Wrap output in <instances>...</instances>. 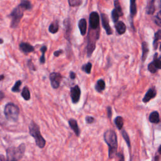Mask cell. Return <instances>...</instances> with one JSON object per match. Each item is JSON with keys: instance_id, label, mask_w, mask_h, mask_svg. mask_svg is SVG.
Instances as JSON below:
<instances>
[{"instance_id": "cell-42", "label": "cell", "mask_w": 161, "mask_h": 161, "mask_svg": "<svg viewBox=\"0 0 161 161\" xmlns=\"http://www.w3.org/2000/svg\"><path fill=\"white\" fill-rule=\"evenodd\" d=\"M3 40L0 39V44H3Z\"/></svg>"}, {"instance_id": "cell-12", "label": "cell", "mask_w": 161, "mask_h": 161, "mask_svg": "<svg viewBox=\"0 0 161 161\" xmlns=\"http://www.w3.org/2000/svg\"><path fill=\"white\" fill-rule=\"evenodd\" d=\"M69 125L71 128L74 131L77 137H79L80 135V129L78 127L77 121L75 119L71 118L69 120Z\"/></svg>"}, {"instance_id": "cell-14", "label": "cell", "mask_w": 161, "mask_h": 161, "mask_svg": "<svg viewBox=\"0 0 161 161\" xmlns=\"http://www.w3.org/2000/svg\"><path fill=\"white\" fill-rule=\"evenodd\" d=\"M78 27H79L80 34H81L83 36H85L86 35V30H87L86 20L85 18L80 19L78 23Z\"/></svg>"}, {"instance_id": "cell-1", "label": "cell", "mask_w": 161, "mask_h": 161, "mask_svg": "<svg viewBox=\"0 0 161 161\" xmlns=\"http://www.w3.org/2000/svg\"><path fill=\"white\" fill-rule=\"evenodd\" d=\"M104 140L108 146L109 158L113 159L116 155L118 150L117 135L115 131L108 130L104 133Z\"/></svg>"}, {"instance_id": "cell-21", "label": "cell", "mask_w": 161, "mask_h": 161, "mask_svg": "<svg viewBox=\"0 0 161 161\" xmlns=\"http://www.w3.org/2000/svg\"><path fill=\"white\" fill-rule=\"evenodd\" d=\"M64 24L66 28V36L67 39H69L70 34L71 33V24L69 19H66L64 20Z\"/></svg>"}, {"instance_id": "cell-31", "label": "cell", "mask_w": 161, "mask_h": 161, "mask_svg": "<svg viewBox=\"0 0 161 161\" xmlns=\"http://www.w3.org/2000/svg\"><path fill=\"white\" fill-rule=\"evenodd\" d=\"M22 84V83L21 80H18V81H16V83L15 84L14 86L11 89L12 91L13 92H15V93L19 92L20 91V86H21Z\"/></svg>"}, {"instance_id": "cell-24", "label": "cell", "mask_w": 161, "mask_h": 161, "mask_svg": "<svg viewBox=\"0 0 161 161\" xmlns=\"http://www.w3.org/2000/svg\"><path fill=\"white\" fill-rule=\"evenodd\" d=\"M59 22L57 21H55L54 22H52L49 27V31L51 33H56L58 30H59Z\"/></svg>"}, {"instance_id": "cell-41", "label": "cell", "mask_w": 161, "mask_h": 161, "mask_svg": "<svg viewBox=\"0 0 161 161\" xmlns=\"http://www.w3.org/2000/svg\"><path fill=\"white\" fill-rule=\"evenodd\" d=\"M0 160H5V157H3V155H0Z\"/></svg>"}, {"instance_id": "cell-4", "label": "cell", "mask_w": 161, "mask_h": 161, "mask_svg": "<svg viewBox=\"0 0 161 161\" xmlns=\"http://www.w3.org/2000/svg\"><path fill=\"white\" fill-rule=\"evenodd\" d=\"M5 115L8 120L16 122L17 121L20 113V110L18 106L16 105L10 103H8L4 109Z\"/></svg>"}, {"instance_id": "cell-9", "label": "cell", "mask_w": 161, "mask_h": 161, "mask_svg": "<svg viewBox=\"0 0 161 161\" xmlns=\"http://www.w3.org/2000/svg\"><path fill=\"white\" fill-rule=\"evenodd\" d=\"M80 94H81V91H80V89L79 87V86L76 85L71 88L70 94L72 99V102L73 103L76 104L79 102L80 97Z\"/></svg>"}, {"instance_id": "cell-39", "label": "cell", "mask_w": 161, "mask_h": 161, "mask_svg": "<svg viewBox=\"0 0 161 161\" xmlns=\"http://www.w3.org/2000/svg\"><path fill=\"white\" fill-rule=\"evenodd\" d=\"M69 74H70V78L71 79H74L76 77V73L75 72H72V71H71L70 72V73H69Z\"/></svg>"}, {"instance_id": "cell-33", "label": "cell", "mask_w": 161, "mask_h": 161, "mask_svg": "<svg viewBox=\"0 0 161 161\" xmlns=\"http://www.w3.org/2000/svg\"><path fill=\"white\" fill-rule=\"evenodd\" d=\"M69 4L71 7H77L80 5V0H68Z\"/></svg>"}, {"instance_id": "cell-8", "label": "cell", "mask_w": 161, "mask_h": 161, "mask_svg": "<svg viewBox=\"0 0 161 161\" xmlns=\"http://www.w3.org/2000/svg\"><path fill=\"white\" fill-rule=\"evenodd\" d=\"M49 79L50 80L51 86L54 89H57L61 82L63 76L59 72H52L49 75Z\"/></svg>"}, {"instance_id": "cell-37", "label": "cell", "mask_w": 161, "mask_h": 161, "mask_svg": "<svg viewBox=\"0 0 161 161\" xmlns=\"http://www.w3.org/2000/svg\"><path fill=\"white\" fill-rule=\"evenodd\" d=\"M107 113H108V118L111 119V116H112V108H111V107H108L107 108Z\"/></svg>"}, {"instance_id": "cell-13", "label": "cell", "mask_w": 161, "mask_h": 161, "mask_svg": "<svg viewBox=\"0 0 161 161\" xmlns=\"http://www.w3.org/2000/svg\"><path fill=\"white\" fill-rule=\"evenodd\" d=\"M20 49L24 53L28 54L34 51V47L28 43L22 42L20 44Z\"/></svg>"}, {"instance_id": "cell-36", "label": "cell", "mask_w": 161, "mask_h": 161, "mask_svg": "<svg viewBox=\"0 0 161 161\" xmlns=\"http://www.w3.org/2000/svg\"><path fill=\"white\" fill-rule=\"evenodd\" d=\"M28 66L29 67V68H30L31 70L36 71V68H35L34 64L32 63L31 60H28Z\"/></svg>"}, {"instance_id": "cell-17", "label": "cell", "mask_w": 161, "mask_h": 161, "mask_svg": "<svg viewBox=\"0 0 161 161\" xmlns=\"http://www.w3.org/2000/svg\"><path fill=\"white\" fill-rule=\"evenodd\" d=\"M142 60L144 62L147 57L148 53L149 52V46L146 42H143L142 44Z\"/></svg>"}, {"instance_id": "cell-23", "label": "cell", "mask_w": 161, "mask_h": 161, "mask_svg": "<svg viewBox=\"0 0 161 161\" xmlns=\"http://www.w3.org/2000/svg\"><path fill=\"white\" fill-rule=\"evenodd\" d=\"M114 122H115V124L116 125V126L118 130H121L123 128L124 122V119L122 117H121V116L116 117L114 120Z\"/></svg>"}, {"instance_id": "cell-16", "label": "cell", "mask_w": 161, "mask_h": 161, "mask_svg": "<svg viewBox=\"0 0 161 161\" xmlns=\"http://www.w3.org/2000/svg\"><path fill=\"white\" fill-rule=\"evenodd\" d=\"M149 122L152 124H159L160 122L159 113L157 111H154L150 114L149 116Z\"/></svg>"}, {"instance_id": "cell-22", "label": "cell", "mask_w": 161, "mask_h": 161, "mask_svg": "<svg viewBox=\"0 0 161 161\" xmlns=\"http://www.w3.org/2000/svg\"><path fill=\"white\" fill-rule=\"evenodd\" d=\"M161 31L160 30H159L155 33V36H154V42H153V47H154V49L156 50L158 47V46L159 44V42L160 40V37H161V33H160Z\"/></svg>"}, {"instance_id": "cell-38", "label": "cell", "mask_w": 161, "mask_h": 161, "mask_svg": "<svg viewBox=\"0 0 161 161\" xmlns=\"http://www.w3.org/2000/svg\"><path fill=\"white\" fill-rule=\"evenodd\" d=\"M63 53V50H57V51L54 52V55L55 57H59L60 54H62Z\"/></svg>"}, {"instance_id": "cell-27", "label": "cell", "mask_w": 161, "mask_h": 161, "mask_svg": "<svg viewBox=\"0 0 161 161\" xmlns=\"http://www.w3.org/2000/svg\"><path fill=\"white\" fill-rule=\"evenodd\" d=\"M22 96L26 101H28L30 99V93L27 87L24 88L22 92Z\"/></svg>"}, {"instance_id": "cell-7", "label": "cell", "mask_w": 161, "mask_h": 161, "mask_svg": "<svg viewBox=\"0 0 161 161\" xmlns=\"http://www.w3.org/2000/svg\"><path fill=\"white\" fill-rule=\"evenodd\" d=\"M89 28L99 29V16L96 11H93L89 15Z\"/></svg>"}, {"instance_id": "cell-6", "label": "cell", "mask_w": 161, "mask_h": 161, "mask_svg": "<svg viewBox=\"0 0 161 161\" xmlns=\"http://www.w3.org/2000/svg\"><path fill=\"white\" fill-rule=\"evenodd\" d=\"M158 53L154 54L153 61L150 63L148 66V69L151 73H155L158 71V70L161 68V60L160 57L158 56Z\"/></svg>"}, {"instance_id": "cell-19", "label": "cell", "mask_w": 161, "mask_h": 161, "mask_svg": "<svg viewBox=\"0 0 161 161\" xmlns=\"http://www.w3.org/2000/svg\"><path fill=\"white\" fill-rule=\"evenodd\" d=\"M155 0H150L146 7V12L148 15H152L155 11Z\"/></svg>"}, {"instance_id": "cell-15", "label": "cell", "mask_w": 161, "mask_h": 161, "mask_svg": "<svg viewBox=\"0 0 161 161\" xmlns=\"http://www.w3.org/2000/svg\"><path fill=\"white\" fill-rule=\"evenodd\" d=\"M115 27L116 28V30L119 35H123L125 33L127 27L125 24L123 22H115Z\"/></svg>"}, {"instance_id": "cell-29", "label": "cell", "mask_w": 161, "mask_h": 161, "mask_svg": "<svg viewBox=\"0 0 161 161\" xmlns=\"http://www.w3.org/2000/svg\"><path fill=\"white\" fill-rule=\"evenodd\" d=\"M82 70L85 72H86L88 74H91V69H92V64L91 63H88L86 64H84L82 66Z\"/></svg>"}, {"instance_id": "cell-30", "label": "cell", "mask_w": 161, "mask_h": 161, "mask_svg": "<svg viewBox=\"0 0 161 161\" xmlns=\"http://www.w3.org/2000/svg\"><path fill=\"white\" fill-rule=\"evenodd\" d=\"M122 135L123 136V138H124L125 141L126 142L127 146L128 147H130L131 146V144H130V137L127 133V132L125 130H123L122 131Z\"/></svg>"}, {"instance_id": "cell-20", "label": "cell", "mask_w": 161, "mask_h": 161, "mask_svg": "<svg viewBox=\"0 0 161 161\" xmlns=\"http://www.w3.org/2000/svg\"><path fill=\"white\" fill-rule=\"evenodd\" d=\"M130 12L131 17L133 18L137 13V4L136 0H130Z\"/></svg>"}, {"instance_id": "cell-28", "label": "cell", "mask_w": 161, "mask_h": 161, "mask_svg": "<svg viewBox=\"0 0 161 161\" xmlns=\"http://www.w3.org/2000/svg\"><path fill=\"white\" fill-rule=\"evenodd\" d=\"M25 10H29L32 8L31 3L28 0H22L20 4Z\"/></svg>"}, {"instance_id": "cell-32", "label": "cell", "mask_w": 161, "mask_h": 161, "mask_svg": "<svg viewBox=\"0 0 161 161\" xmlns=\"http://www.w3.org/2000/svg\"><path fill=\"white\" fill-rule=\"evenodd\" d=\"M114 5H115V8L120 13L122 14V15H124L123 13V11H122V7H121V5L119 3V2L118 1V0H115V2H114Z\"/></svg>"}, {"instance_id": "cell-26", "label": "cell", "mask_w": 161, "mask_h": 161, "mask_svg": "<svg viewBox=\"0 0 161 161\" xmlns=\"http://www.w3.org/2000/svg\"><path fill=\"white\" fill-rule=\"evenodd\" d=\"M123 15L122 14H120L115 8L114 10H113L112 12H111V18L113 22H116L118 21V19L120 18V16H122Z\"/></svg>"}, {"instance_id": "cell-25", "label": "cell", "mask_w": 161, "mask_h": 161, "mask_svg": "<svg viewBox=\"0 0 161 161\" xmlns=\"http://www.w3.org/2000/svg\"><path fill=\"white\" fill-rule=\"evenodd\" d=\"M47 50V47L46 46H44L40 48V52H42V56L40 57V63L41 64H44L46 63L45 54H46Z\"/></svg>"}, {"instance_id": "cell-3", "label": "cell", "mask_w": 161, "mask_h": 161, "mask_svg": "<svg viewBox=\"0 0 161 161\" xmlns=\"http://www.w3.org/2000/svg\"><path fill=\"white\" fill-rule=\"evenodd\" d=\"M25 145L22 144L18 147H10L7 150V159L8 160H19L22 159L25 151Z\"/></svg>"}, {"instance_id": "cell-18", "label": "cell", "mask_w": 161, "mask_h": 161, "mask_svg": "<svg viewBox=\"0 0 161 161\" xmlns=\"http://www.w3.org/2000/svg\"><path fill=\"white\" fill-rule=\"evenodd\" d=\"M105 87L106 85L104 80L103 79H99L95 85V89L98 93H102L105 89Z\"/></svg>"}, {"instance_id": "cell-40", "label": "cell", "mask_w": 161, "mask_h": 161, "mask_svg": "<svg viewBox=\"0 0 161 161\" xmlns=\"http://www.w3.org/2000/svg\"><path fill=\"white\" fill-rule=\"evenodd\" d=\"M4 78H5L4 75H0V81H1V80H2Z\"/></svg>"}, {"instance_id": "cell-5", "label": "cell", "mask_w": 161, "mask_h": 161, "mask_svg": "<svg viewBox=\"0 0 161 161\" xmlns=\"http://www.w3.org/2000/svg\"><path fill=\"white\" fill-rule=\"evenodd\" d=\"M24 11H25V10L20 5H19L12 11V12L10 15V16L11 18V28H15L18 26L20 20H21L24 16Z\"/></svg>"}, {"instance_id": "cell-34", "label": "cell", "mask_w": 161, "mask_h": 161, "mask_svg": "<svg viewBox=\"0 0 161 161\" xmlns=\"http://www.w3.org/2000/svg\"><path fill=\"white\" fill-rule=\"evenodd\" d=\"M85 120H86V122L88 124H93L95 122V118L93 116H87L86 117Z\"/></svg>"}, {"instance_id": "cell-35", "label": "cell", "mask_w": 161, "mask_h": 161, "mask_svg": "<svg viewBox=\"0 0 161 161\" xmlns=\"http://www.w3.org/2000/svg\"><path fill=\"white\" fill-rule=\"evenodd\" d=\"M155 23L159 27H160V11H159L156 16L155 17Z\"/></svg>"}, {"instance_id": "cell-10", "label": "cell", "mask_w": 161, "mask_h": 161, "mask_svg": "<svg viewBox=\"0 0 161 161\" xmlns=\"http://www.w3.org/2000/svg\"><path fill=\"white\" fill-rule=\"evenodd\" d=\"M101 18H102V26L104 28V29L105 30L107 34L108 35L113 34V30L109 24V20H108V16L106 14L102 13L101 14Z\"/></svg>"}, {"instance_id": "cell-11", "label": "cell", "mask_w": 161, "mask_h": 161, "mask_svg": "<svg viewBox=\"0 0 161 161\" xmlns=\"http://www.w3.org/2000/svg\"><path fill=\"white\" fill-rule=\"evenodd\" d=\"M156 95H157V91L155 89V88H153L149 89L142 99L143 102L145 103L149 102L151 99H154L156 96Z\"/></svg>"}, {"instance_id": "cell-2", "label": "cell", "mask_w": 161, "mask_h": 161, "mask_svg": "<svg viewBox=\"0 0 161 161\" xmlns=\"http://www.w3.org/2000/svg\"><path fill=\"white\" fill-rule=\"evenodd\" d=\"M29 133L30 135L35 139L36 145L39 148L43 149L46 146V141L42 137L41 133H40V127L33 121L29 125Z\"/></svg>"}]
</instances>
